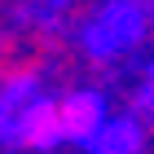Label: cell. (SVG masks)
<instances>
[{
  "instance_id": "3",
  "label": "cell",
  "mask_w": 154,
  "mask_h": 154,
  "mask_svg": "<svg viewBox=\"0 0 154 154\" xmlns=\"http://www.w3.org/2000/svg\"><path fill=\"white\" fill-rule=\"evenodd\" d=\"M132 35H137V18H132L128 9H115L106 22L93 31V48H115V44H128Z\"/></svg>"
},
{
  "instance_id": "2",
  "label": "cell",
  "mask_w": 154,
  "mask_h": 154,
  "mask_svg": "<svg viewBox=\"0 0 154 154\" xmlns=\"http://www.w3.org/2000/svg\"><path fill=\"white\" fill-rule=\"evenodd\" d=\"M93 141H97V145H93L97 154H132L137 145H141V132L132 128L128 119H119V123H110V128H101V132L93 137Z\"/></svg>"
},
{
  "instance_id": "1",
  "label": "cell",
  "mask_w": 154,
  "mask_h": 154,
  "mask_svg": "<svg viewBox=\"0 0 154 154\" xmlns=\"http://www.w3.org/2000/svg\"><path fill=\"white\" fill-rule=\"evenodd\" d=\"M57 119H62V137H97L101 132V106L97 97H71V101H57Z\"/></svg>"
}]
</instances>
